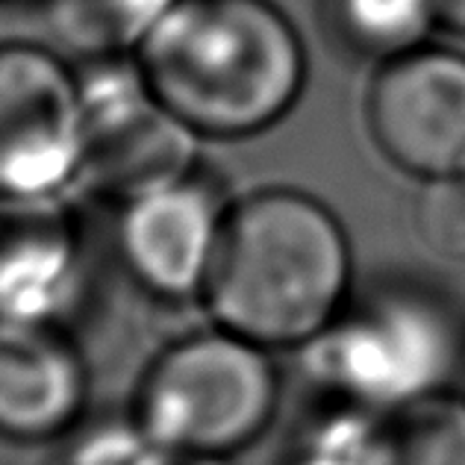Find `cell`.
<instances>
[{
  "instance_id": "13",
  "label": "cell",
  "mask_w": 465,
  "mask_h": 465,
  "mask_svg": "<svg viewBox=\"0 0 465 465\" xmlns=\"http://www.w3.org/2000/svg\"><path fill=\"white\" fill-rule=\"evenodd\" d=\"M386 465H465V395L439 389L386 412Z\"/></svg>"
},
{
  "instance_id": "12",
  "label": "cell",
  "mask_w": 465,
  "mask_h": 465,
  "mask_svg": "<svg viewBox=\"0 0 465 465\" xmlns=\"http://www.w3.org/2000/svg\"><path fill=\"white\" fill-rule=\"evenodd\" d=\"M47 35L92 59L118 56L144 42L174 0H33Z\"/></svg>"
},
{
  "instance_id": "1",
  "label": "cell",
  "mask_w": 465,
  "mask_h": 465,
  "mask_svg": "<svg viewBox=\"0 0 465 465\" xmlns=\"http://www.w3.org/2000/svg\"><path fill=\"white\" fill-rule=\"evenodd\" d=\"M151 94L198 136H253L292 113L307 51L272 0H174L136 47Z\"/></svg>"
},
{
  "instance_id": "9",
  "label": "cell",
  "mask_w": 465,
  "mask_h": 465,
  "mask_svg": "<svg viewBox=\"0 0 465 465\" xmlns=\"http://www.w3.org/2000/svg\"><path fill=\"white\" fill-rule=\"evenodd\" d=\"M83 401V360L51 324L0 322V436L51 439L77 419Z\"/></svg>"
},
{
  "instance_id": "15",
  "label": "cell",
  "mask_w": 465,
  "mask_h": 465,
  "mask_svg": "<svg viewBox=\"0 0 465 465\" xmlns=\"http://www.w3.org/2000/svg\"><path fill=\"white\" fill-rule=\"evenodd\" d=\"M412 224L419 242L439 260L465 262V174L427 180L415 198Z\"/></svg>"
},
{
  "instance_id": "10",
  "label": "cell",
  "mask_w": 465,
  "mask_h": 465,
  "mask_svg": "<svg viewBox=\"0 0 465 465\" xmlns=\"http://www.w3.org/2000/svg\"><path fill=\"white\" fill-rule=\"evenodd\" d=\"M0 215V322L51 324L77 280L74 239L54 210L6 203Z\"/></svg>"
},
{
  "instance_id": "7",
  "label": "cell",
  "mask_w": 465,
  "mask_h": 465,
  "mask_svg": "<svg viewBox=\"0 0 465 465\" xmlns=\"http://www.w3.org/2000/svg\"><path fill=\"white\" fill-rule=\"evenodd\" d=\"M365 121L381 153L403 174H465V54L424 45L377 68Z\"/></svg>"
},
{
  "instance_id": "17",
  "label": "cell",
  "mask_w": 465,
  "mask_h": 465,
  "mask_svg": "<svg viewBox=\"0 0 465 465\" xmlns=\"http://www.w3.org/2000/svg\"><path fill=\"white\" fill-rule=\"evenodd\" d=\"M433 6H436L439 27L465 35V0H433Z\"/></svg>"
},
{
  "instance_id": "2",
  "label": "cell",
  "mask_w": 465,
  "mask_h": 465,
  "mask_svg": "<svg viewBox=\"0 0 465 465\" xmlns=\"http://www.w3.org/2000/svg\"><path fill=\"white\" fill-rule=\"evenodd\" d=\"M353 280L336 213L298 189H262L224 215L203 283L230 333L262 348H303L345 312Z\"/></svg>"
},
{
  "instance_id": "3",
  "label": "cell",
  "mask_w": 465,
  "mask_h": 465,
  "mask_svg": "<svg viewBox=\"0 0 465 465\" xmlns=\"http://www.w3.org/2000/svg\"><path fill=\"white\" fill-rule=\"evenodd\" d=\"M303 348L315 383L333 403L391 412L448 389L465 365V330L433 292L391 283L348 303Z\"/></svg>"
},
{
  "instance_id": "14",
  "label": "cell",
  "mask_w": 465,
  "mask_h": 465,
  "mask_svg": "<svg viewBox=\"0 0 465 465\" xmlns=\"http://www.w3.org/2000/svg\"><path fill=\"white\" fill-rule=\"evenodd\" d=\"M283 465H386V412L333 403Z\"/></svg>"
},
{
  "instance_id": "16",
  "label": "cell",
  "mask_w": 465,
  "mask_h": 465,
  "mask_svg": "<svg viewBox=\"0 0 465 465\" xmlns=\"http://www.w3.org/2000/svg\"><path fill=\"white\" fill-rule=\"evenodd\" d=\"M171 454L148 427L101 424L85 433L59 465H171Z\"/></svg>"
},
{
  "instance_id": "4",
  "label": "cell",
  "mask_w": 465,
  "mask_h": 465,
  "mask_svg": "<svg viewBox=\"0 0 465 465\" xmlns=\"http://www.w3.org/2000/svg\"><path fill=\"white\" fill-rule=\"evenodd\" d=\"M277 398V369L265 348L222 327L159 353L139 386L136 421L168 450L222 457L272 424Z\"/></svg>"
},
{
  "instance_id": "18",
  "label": "cell",
  "mask_w": 465,
  "mask_h": 465,
  "mask_svg": "<svg viewBox=\"0 0 465 465\" xmlns=\"http://www.w3.org/2000/svg\"><path fill=\"white\" fill-rule=\"evenodd\" d=\"M189 465H227V462H222L218 457H198V460H192Z\"/></svg>"
},
{
  "instance_id": "6",
  "label": "cell",
  "mask_w": 465,
  "mask_h": 465,
  "mask_svg": "<svg viewBox=\"0 0 465 465\" xmlns=\"http://www.w3.org/2000/svg\"><path fill=\"white\" fill-rule=\"evenodd\" d=\"M80 83L56 54L0 45V203H39L80 180Z\"/></svg>"
},
{
  "instance_id": "5",
  "label": "cell",
  "mask_w": 465,
  "mask_h": 465,
  "mask_svg": "<svg viewBox=\"0 0 465 465\" xmlns=\"http://www.w3.org/2000/svg\"><path fill=\"white\" fill-rule=\"evenodd\" d=\"M77 83L85 118L80 183L127 203L192 177L198 133L156 101L136 63L94 59Z\"/></svg>"
},
{
  "instance_id": "11",
  "label": "cell",
  "mask_w": 465,
  "mask_h": 465,
  "mask_svg": "<svg viewBox=\"0 0 465 465\" xmlns=\"http://www.w3.org/2000/svg\"><path fill=\"white\" fill-rule=\"evenodd\" d=\"M324 27L341 51L386 65L430 45L439 27L433 0H324Z\"/></svg>"
},
{
  "instance_id": "8",
  "label": "cell",
  "mask_w": 465,
  "mask_h": 465,
  "mask_svg": "<svg viewBox=\"0 0 465 465\" xmlns=\"http://www.w3.org/2000/svg\"><path fill=\"white\" fill-rule=\"evenodd\" d=\"M215 194L194 177L124 203L118 248L133 277L163 298L203 292L224 224Z\"/></svg>"
}]
</instances>
